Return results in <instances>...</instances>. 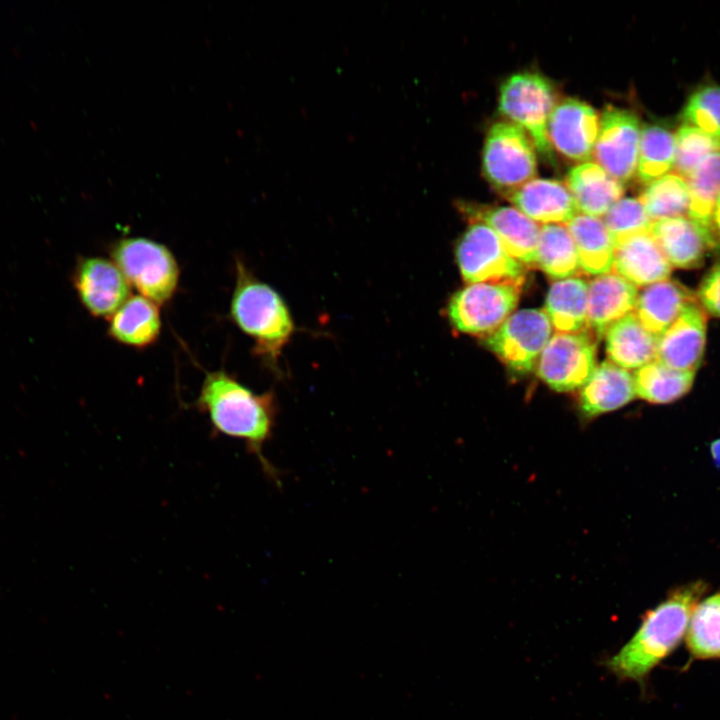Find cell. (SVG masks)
I'll return each mask as SVG.
<instances>
[{
  "mask_svg": "<svg viewBox=\"0 0 720 720\" xmlns=\"http://www.w3.org/2000/svg\"><path fill=\"white\" fill-rule=\"evenodd\" d=\"M458 209L468 220L488 225L499 237L507 253L524 266L537 265L540 235L538 223L514 207H482L459 202Z\"/></svg>",
  "mask_w": 720,
  "mask_h": 720,
  "instance_id": "obj_14",
  "label": "cell"
},
{
  "mask_svg": "<svg viewBox=\"0 0 720 720\" xmlns=\"http://www.w3.org/2000/svg\"><path fill=\"white\" fill-rule=\"evenodd\" d=\"M640 135L634 112L614 106L603 110L593 154L597 164L621 184L636 174Z\"/></svg>",
  "mask_w": 720,
  "mask_h": 720,
  "instance_id": "obj_11",
  "label": "cell"
},
{
  "mask_svg": "<svg viewBox=\"0 0 720 720\" xmlns=\"http://www.w3.org/2000/svg\"><path fill=\"white\" fill-rule=\"evenodd\" d=\"M676 135L660 124L645 125L641 131L636 176L650 184L665 176L675 165Z\"/></svg>",
  "mask_w": 720,
  "mask_h": 720,
  "instance_id": "obj_28",
  "label": "cell"
},
{
  "mask_svg": "<svg viewBox=\"0 0 720 720\" xmlns=\"http://www.w3.org/2000/svg\"><path fill=\"white\" fill-rule=\"evenodd\" d=\"M482 171L487 181L505 197L534 179L536 155L526 132L512 123L492 125L483 146Z\"/></svg>",
  "mask_w": 720,
  "mask_h": 720,
  "instance_id": "obj_6",
  "label": "cell"
},
{
  "mask_svg": "<svg viewBox=\"0 0 720 720\" xmlns=\"http://www.w3.org/2000/svg\"><path fill=\"white\" fill-rule=\"evenodd\" d=\"M676 135L675 169L687 178L707 156L720 151V138L711 136L695 127L682 124Z\"/></svg>",
  "mask_w": 720,
  "mask_h": 720,
  "instance_id": "obj_34",
  "label": "cell"
},
{
  "mask_svg": "<svg viewBox=\"0 0 720 720\" xmlns=\"http://www.w3.org/2000/svg\"><path fill=\"white\" fill-rule=\"evenodd\" d=\"M551 333L552 325L545 310L521 309L484 338L483 343L508 368L527 373L536 367Z\"/></svg>",
  "mask_w": 720,
  "mask_h": 720,
  "instance_id": "obj_10",
  "label": "cell"
},
{
  "mask_svg": "<svg viewBox=\"0 0 720 720\" xmlns=\"http://www.w3.org/2000/svg\"><path fill=\"white\" fill-rule=\"evenodd\" d=\"M604 336L610 361L621 368L639 369L656 360L658 338L642 326L634 313L611 325Z\"/></svg>",
  "mask_w": 720,
  "mask_h": 720,
  "instance_id": "obj_24",
  "label": "cell"
},
{
  "mask_svg": "<svg viewBox=\"0 0 720 720\" xmlns=\"http://www.w3.org/2000/svg\"><path fill=\"white\" fill-rule=\"evenodd\" d=\"M692 302L695 298L686 287L667 279L645 286L637 296L634 314L647 331L659 338Z\"/></svg>",
  "mask_w": 720,
  "mask_h": 720,
  "instance_id": "obj_22",
  "label": "cell"
},
{
  "mask_svg": "<svg viewBox=\"0 0 720 720\" xmlns=\"http://www.w3.org/2000/svg\"><path fill=\"white\" fill-rule=\"evenodd\" d=\"M72 283L81 304L94 317L109 318L130 298V285L120 269L102 257H79Z\"/></svg>",
  "mask_w": 720,
  "mask_h": 720,
  "instance_id": "obj_12",
  "label": "cell"
},
{
  "mask_svg": "<svg viewBox=\"0 0 720 720\" xmlns=\"http://www.w3.org/2000/svg\"><path fill=\"white\" fill-rule=\"evenodd\" d=\"M650 234L670 265L682 269L700 267L708 251L719 247L696 223L685 216L653 221Z\"/></svg>",
  "mask_w": 720,
  "mask_h": 720,
  "instance_id": "obj_16",
  "label": "cell"
},
{
  "mask_svg": "<svg viewBox=\"0 0 720 720\" xmlns=\"http://www.w3.org/2000/svg\"><path fill=\"white\" fill-rule=\"evenodd\" d=\"M707 318L696 303H689L675 322L658 338L656 360L680 371L695 372L706 343Z\"/></svg>",
  "mask_w": 720,
  "mask_h": 720,
  "instance_id": "obj_15",
  "label": "cell"
},
{
  "mask_svg": "<svg viewBox=\"0 0 720 720\" xmlns=\"http://www.w3.org/2000/svg\"><path fill=\"white\" fill-rule=\"evenodd\" d=\"M520 288L502 283H474L450 298L447 314L458 331L486 338L494 333L516 308Z\"/></svg>",
  "mask_w": 720,
  "mask_h": 720,
  "instance_id": "obj_8",
  "label": "cell"
},
{
  "mask_svg": "<svg viewBox=\"0 0 720 720\" xmlns=\"http://www.w3.org/2000/svg\"><path fill=\"white\" fill-rule=\"evenodd\" d=\"M600 120L589 104L566 98L555 105L548 120L550 144L563 157L587 162L594 151Z\"/></svg>",
  "mask_w": 720,
  "mask_h": 720,
  "instance_id": "obj_13",
  "label": "cell"
},
{
  "mask_svg": "<svg viewBox=\"0 0 720 720\" xmlns=\"http://www.w3.org/2000/svg\"><path fill=\"white\" fill-rule=\"evenodd\" d=\"M671 268L650 232L630 236L615 244L612 270L636 287L667 280Z\"/></svg>",
  "mask_w": 720,
  "mask_h": 720,
  "instance_id": "obj_19",
  "label": "cell"
},
{
  "mask_svg": "<svg viewBox=\"0 0 720 720\" xmlns=\"http://www.w3.org/2000/svg\"><path fill=\"white\" fill-rule=\"evenodd\" d=\"M635 397L632 374L611 361H604L582 386L579 408L584 417L593 418L621 408Z\"/></svg>",
  "mask_w": 720,
  "mask_h": 720,
  "instance_id": "obj_20",
  "label": "cell"
},
{
  "mask_svg": "<svg viewBox=\"0 0 720 720\" xmlns=\"http://www.w3.org/2000/svg\"><path fill=\"white\" fill-rule=\"evenodd\" d=\"M706 589L703 581H695L673 590L644 615L632 638L605 662L608 670L621 680L642 683L685 637Z\"/></svg>",
  "mask_w": 720,
  "mask_h": 720,
  "instance_id": "obj_2",
  "label": "cell"
},
{
  "mask_svg": "<svg viewBox=\"0 0 720 720\" xmlns=\"http://www.w3.org/2000/svg\"><path fill=\"white\" fill-rule=\"evenodd\" d=\"M159 305L142 295L130 298L109 317L108 335L134 348H146L157 341L161 331Z\"/></svg>",
  "mask_w": 720,
  "mask_h": 720,
  "instance_id": "obj_23",
  "label": "cell"
},
{
  "mask_svg": "<svg viewBox=\"0 0 720 720\" xmlns=\"http://www.w3.org/2000/svg\"><path fill=\"white\" fill-rule=\"evenodd\" d=\"M695 372L680 371L654 360L634 374L636 395L654 404L674 402L691 389Z\"/></svg>",
  "mask_w": 720,
  "mask_h": 720,
  "instance_id": "obj_29",
  "label": "cell"
},
{
  "mask_svg": "<svg viewBox=\"0 0 720 720\" xmlns=\"http://www.w3.org/2000/svg\"><path fill=\"white\" fill-rule=\"evenodd\" d=\"M685 638L693 658L720 659V591L697 604Z\"/></svg>",
  "mask_w": 720,
  "mask_h": 720,
  "instance_id": "obj_31",
  "label": "cell"
},
{
  "mask_svg": "<svg viewBox=\"0 0 720 720\" xmlns=\"http://www.w3.org/2000/svg\"><path fill=\"white\" fill-rule=\"evenodd\" d=\"M230 315L234 323L254 339L256 354L274 360L294 330L290 312L281 296L255 278L239 260L236 262Z\"/></svg>",
  "mask_w": 720,
  "mask_h": 720,
  "instance_id": "obj_3",
  "label": "cell"
},
{
  "mask_svg": "<svg viewBox=\"0 0 720 720\" xmlns=\"http://www.w3.org/2000/svg\"><path fill=\"white\" fill-rule=\"evenodd\" d=\"M506 198L536 223H568L578 208L568 187L559 180L534 178Z\"/></svg>",
  "mask_w": 720,
  "mask_h": 720,
  "instance_id": "obj_18",
  "label": "cell"
},
{
  "mask_svg": "<svg viewBox=\"0 0 720 720\" xmlns=\"http://www.w3.org/2000/svg\"><path fill=\"white\" fill-rule=\"evenodd\" d=\"M555 103L552 83L536 72L513 74L500 87V113L529 133L533 145L546 158H551L547 124Z\"/></svg>",
  "mask_w": 720,
  "mask_h": 720,
  "instance_id": "obj_5",
  "label": "cell"
},
{
  "mask_svg": "<svg viewBox=\"0 0 720 720\" xmlns=\"http://www.w3.org/2000/svg\"><path fill=\"white\" fill-rule=\"evenodd\" d=\"M597 337L588 329L551 336L536 364L537 375L558 392L582 387L596 368Z\"/></svg>",
  "mask_w": 720,
  "mask_h": 720,
  "instance_id": "obj_9",
  "label": "cell"
},
{
  "mask_svg": "<svg viewBox=\"0 0 720 720\" xmlns=\"http://www.w3.org/2000/svg\"><path fill=\"white\" fill-rule=\"evenodd\" d=\"M639 200L652 221L683 217L689 206L687 181L678 174H666L648 184Z\"/></svg>",
  "mask_w": 720,
  "mask_h": 720,
  "instance_id": "obj_32",
  "label": "cell"
},
{
  "mask_svg": "<svg viewBox=\"0 0 720 720\" xmlns=\"http://www.w3.org/2000/svg\"><path fill=\"white\" fill-rule=\"evenodd\" d=\"M712 226L714 229L715 234L720 239V193L718 195V198L716 200L713 214H712Z\"/></svg>",
  "mask_w": 720,
  "mask_h": 720,
  "instance_id": "obj_37",
  "label": "cell"
},
{
  "mask_svg": "<svg viewBox=\"0 0 720 720\" xmlns=\"http://www.w3.org/2000/svg\"><path fill=\"white\" fill-rule=\"evenodd\" d=\"M689 192L687 217L718 245L712 226L713 209L720 193V151L703 159L686 178Z\"/></svg>",
  "mask_w": 720,
  "mask_h": 720,
  "instance_id": "obj_27",
  "label": "cell"
},
{
  "mask_svg": "<svg viewBox=\"0 0 720 720\" xmlns=\"http://www.w3.org/2000/svg\"><path fill=\"white\" fill-rule=\"evenodd\" d=\"M588 283L569 277L553 282L546 295L545 312L557 333L587 328Z\"/></svg>",
  "mask_w": 720,
  "mask_h": 720,
  "instance_id": "obj_26",
  "label": "cell"
},
{
  "mask_svg": "<svg viewBox=\"0 0 720 720\" xmlns=\"http://www.w3.org/2000/svg\"><path fill=\"white\" fill-rule=\"evenodd\" d=\"M456 260L468 284L502 283L521 287L525 266L511 257L497 234L485 223L469 220L459 239Z\"/></svg>",
  "mask_w": 720,
  "mask_h": 720,
  "instance_id": "obj_7",
  "label": "cell"
},
{
  "mask_svg": "<svg viewBox=\"0 0 720 720\" xmlns=\"http://www.w3.org/2000/svg\"><path fill=\"white\" fill-rule=\"evenodd\" d=\"M566 183L578 212L598 218L604 216L624 193L623 184L600 165L589 161L570 169Z\"/></svg>",
  "mask_w": 720,
  "mask_h": 720,
  "instance_id": "obj_21",
  "label": "cell"
},
{
  "mask_svg": "<svg viewBox=\"0 0 720 720\" xmlns=\"http://www.w3.org/2000/svg\"><path fill=\"white\" fill-rule=\"evenodd\" d=\"M109 251L112 261L140 295L157 305L167 303L174 296L180 270L165 245L147 238L129 237L115 241Z\"/></svg>",
  "mask_w": 720,
  "mask_h": 720,
  "instance_id": "obj_4",
  "label": "cell"
},
{
  "mask_svg": "<svg viewBox=\"0 0 720 720\" xmlns=\"http://www.w3.org/2000/svg\"><path fill=\"white\" fill-rule=\"evenodd\" d=\"M637 287L616 273L596 276L588 284L587 328L599 339L615 322L635 309Z\"/></svg>",
  "mask_w": 720,
  "mask_h": 720,
  "instance_id": "obj_17",
  "label": "cell"
},
{
  "mask_svg": "<svg viewBox=\"0 0 720 720\" xmlns=\"http://www.w3.org/2000/svg\"><path fill=\"white\" fill-rule=\"evenodd\" d=\"M715 459L720 463V441L713 444L712 448Z\"/></svg>",
  "mask_w": 720,
  "mask_h": 720,
  "instance_id": "obj_38",
  "label": "cell"
},
{
  "mask_svg": "<svg viewBox=\"0 0 720 720\" xmlns=\"http://www.w3.org/2000/svg\"><path fill=\"white\" fill-rule=\"evenodd\" d=\"M603 222L615 244L640 233L650 232L652 220L639 199H619L604 215Z\"/></svg>",
  "mask_w": 720,
  "mask_h": 720,
  "instance_id": "obj_35",
  "label": "cell"
},
{
  "mask_svg": "<svg viewBox=\"0 0 720 720\" xmlns=\"http://www.w3.org/2000/svg\"><path fill=\"white\" fill-rule=\"evenodd\" d=\"M697 298L706 314L720 318V263L714 265L704 276L697 291Z\"/></svg>",
  "mask_w": 720,
  "mask_h": 720,
  "instance_id": "obj_36",
  "label": "cell"
},
{
  "mask_svg": "<svg viewBox=\"0 0 720 720\" xmlns=\"http://www.w3.org/2000/svg\"><path fill=\"white\" fill-rule=\"evenodd\" d=\"M566 227L574 241L582 271L599 276L612 270L615 243L602 219L577 214Z\"/></svg>",
  "mask_w": 720,
  "mask_h": 720,
  "instance_id": "obj_25",
  "label": "cell"
},
{
  "mask_svg": "<svg viewBox=\"0 0 720 720\" xmlns=\"http://www.w3.org/2000/svg\"><path fill=\"white\" fill-rule=\"evenodd\" d=\"M195 406L208 416L215 434L242 440L264 474L280 484L278 470L263 453L275 425L273 393L257 394L227 372L217 370L206 374Z\"/></svg>",
  "mask_w": 720,
  "mask_h": 720,
  "instance_id": "obj_1",
  "label": "cell"
},
{
  "mask_svg": "<svg viewBox=\"0 0 720 720\" xmlns=\"http://www.w3.org/2000/svg\"><path fill=\"white\" fill-rule=\"evenodd\" d=\"M537 266L557 280L573 277L581 270L574 241L565 225L540 227Z\"/></svg>",
  "mask_w": 720,
  "mask_h": 720,
  "instance_id": "obj_30",
  "label": "cell"
},
{
  "mask_svg": "<svg viewBox=\"0 0 720 720\" xmlns=\"http://www.w3.org/2000/svg\"><path fill=\"white\" fill-rule=\"evenodd\" d=\"M681 121L720 138V85L704 84L695 89L682 109Z\"/></svg>",
  "mask_w": 720,
  "mask_h": 720,
  "instance_id": "obj_33",
  "label": "cell"
}]
</instances>
